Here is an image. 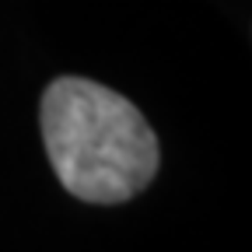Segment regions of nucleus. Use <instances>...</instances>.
Masks as SVG:
<instances>
[{"label":"nucleus","instance_id":"nucleus-1","mask_svg":"<svg viewBox=\"0 0 252 252\" xmlns=\"http://www.w3.org/2000/svg\"><path fill=\"white\" fill-rule=\"evenodd\" d=\"M42 144L60 186L84 203H126L154 182L161 147L144 112L88 77H56L39 105Z\"/></svg>","mask_w":252,"mask_h":252}]
</instances>
